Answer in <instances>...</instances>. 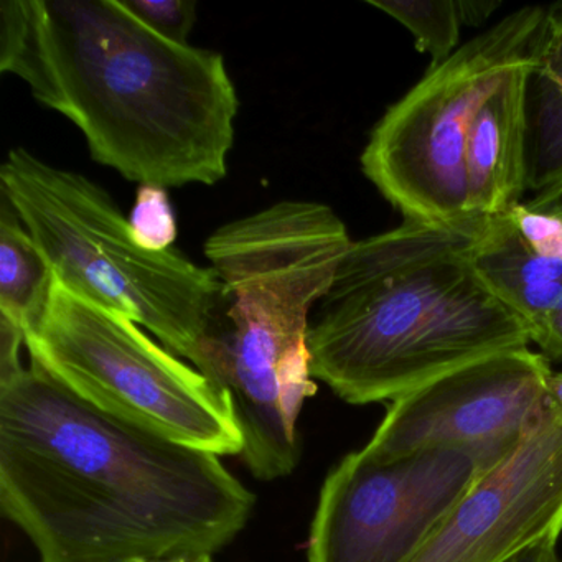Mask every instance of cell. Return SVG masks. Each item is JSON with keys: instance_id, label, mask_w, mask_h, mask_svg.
I'll return each instance as SVG.
<instances>
[{"instance_id": "ba28073f", "label": "cell", "mask_w": 562, "mask_h": 562, "mask_svg": "<svg viewBox=\"0 0 562 562\" xmlns=\"http://www.w3.org/2000/svg\"><path fill=\"white\" fill-rule=\"evenodd\" d=\"M482 475L456 447L391 460L348 453L322 486L308 562H411Z\"/></svg>"}, {"instance_id": "ac0fdd59", "label": "cell", "mask_w": 562, "mask_h": 562, "mask_svg": "<svg viewBox=\"0 0 562 562\" xmlns=\"http://www.w3.org/2000/svg\"><path fill=\"white\" fill-rule=\"evenodd\" d=\"M127 11L156 34L189 44V35L196 21V2L193 0H121Z\"/></svg>"}, {"instance_id": "9c48e42d", "label": "cell", "mask_w": 562, "mask_h": 562, "mask_svg": "<svg viewBox=\"0 0 562 562\" xmlns=\"http://www.w3.org/2000/svg\"><path fill=\"white\" fill-rule=\"evenodd\" d=\"M551 373L548 358L528 347L463 364L393 401L363 450L373 459L391 460L456 447L488 472L544 416Z\"/></svg>"}, {"instance_id": "2e32d148", "label": "cell", "mask_w": 562, "mask_h": 562, "mask_svg": "<svg viewBox=\"0 0 562 562\" xmlns=\"http://www.w3.org/2000/svg\"><path fill=\"white\" fill-rule=\"evenodd\" d=\"M130 226L137 245L144 249L159 252L172 248L177 238V218L166 189L139 187Z\"/></svg>"}, {"instance_id": "5b68a950", "label": "cell", "mask_w": 562, "mask_h": 562, "mask_svg": "<svg viewBox=\"0 0 562 562\" xmlns=\"http://www.w3.org/2000/svg\"><path fill=\"white\" fill-rule=\"evenodd\" d=\"M0 192L61 284L126 315L199 368L225 305L213 268L176 248L144 249L108 190L24 147L9 150Z\"/></svg>"}, {"instance_id": "7a4b0ae2", "label": "cell", "mask_w": 562, "mask_h": 562, "mask_svg": "<svg viewBox=\"0 0 562 562\" xmlns=\"http://www.w3.org/2000/svg\"><path fill=\"white\" fill-rule=\"evenodd\" d=\"M0 70L130 182L210 187L228 173L239 100L225 58L156 34L120 0H4Z\"/></svg>"}, {"instance_id": "4fadbf2b", "label": "cell", "mask_w": 562, "mask_h": 562, "mask_svg": "<svg viewBox=\"0 0 562 562\" xmlns=\"http://www.w3.org/2000/svg\"><path fill=\"white\" fill-rule=\"evenodd\" d=\"M528 186L541 199L562 193V2L548 5L538 60L526 91Z\"/></svg>"}, {"instance_id": "277c9868", "label": "cell", "mask_w": 562, "mask_h": 562, "mask_svg": "<svg viewBox=\"0 0 562 562\" xmlns=\"http://www.w3.org/2000/svg\"><path fill=\"white\" fill-rule=\"evenodd\" d=\"M351 245L334 209L305 200H282L206 239L225 305L196 370L228 394L245 442L241 457L256 479L291 475L301 459L295 426L317 393L311 314Z\"/></svg>"}, {"instance_id": "30bf717a", "label": "cell", "mask_w": 562, "mask_h": 562, "mask_svg": "<svg viewBox=\"0 0 562 562\" xmlns=\"http://www.w3.org/2000/svg\"><path fill=\"white\" fill-rule=\"evenodd\" d=\"M562 532V411L483 473L411 562H508Z\"/></svg>"}, {"instance_id": "603a6c76", "label": "cell", "mask_w": 562, "mask_h": 562, "mask_svg": "<svg viewBox=\"0 0 562 562\" xmlns=\"http://www.w3.org/2000/svg\"><path fill=\"white\" fill-rule=\"evenodd\" d=\"M548 397L558 409L562 411V371L554 373L552 371L548 378Z\"/></svg>"}, {"instance_id": "7c38bea8", "label": "cell", "mask_w": 562, "mask_h": 562, "mask_svg": "<svg viewBox=\"0 0 562 562\" xmlns=\"http://www.w3.org/2000/svg\"><path fill=\"white\" fill-rule=\"evenodd\" d=\"M473 258L492 291L528 322L535 340L562 299V262L536 255L506 215L485 220Z\"/></svg>"}, {"instance_id": "ffe728a7", "label": "cell", "mask_w": 562, "mask_h": 562, "mask_svg": "<svg viewBox=\"0 0 562 562\" xmlns=\"http://www.w3.org/2000/svg\"><path fill=\"white\" fill-rule=\"evenodd\" d=\"M532 341L541 348L548 360H562V299L549 312Z\"/></svg>"}, {"instance_id": "8992f818", "label": "cell", "mask_w": 562, "mask_h": 562, "mask_svg": "<svg viewBox=\"0 0 562 562\" xmlns=\"http://www.w3.org/2000/svg\"><path fill=\"white\" fill-rule=\"evenodd\" d=\"M31 363L117 419L216 456H241L228 394L140 325L61 284L25 331Z\"/></svg>"}, {"instance_id": "7402d4cb", "label": "cell", "mask_w": 562, "mask_h": 562, "mask_svg": "<svg viewBox=\"0 0 562 562\" xmlns=\"http://www.w3.org/2000/svg\"><path fill=\"white\" fill-rule=\"evenodd\" d=\"M555 546H558V542L546 539V541L538 542V544L519 552L508 562H562Z\"/></svg>"}, {"instance_id": "8fae6325", "label": "cell", "mask_w": 562, "mask_h": 562, "mask_svg": "<svg viewBox=\"0 0 562 562\" xmlns=\"http://www.w3.org/2000/svg\"><path fill=\"white\" fill-rule=\"evenodd\" d=\"M536 60L508 75L470 126L465 149L470 216L495 218L521 203L528 186L526 91Z\"/></svg>"}, {"instance_id": "44dd1931", "label": "cell", "mask_w": 562, "mask_h": 562, "mask_svg": "<svg viewBox=\"0 0 562 562\" xmlns=\"http://www.w3.org/2000/svg\"><path fill=\"white\" fill-rule=\"evenodd\" d=\"M499 8V2H462L459 0L460 18H462V24L469 25H482L483 22L488 21L490 15Z\"/></svg>"}, {"instance_id": "d6986e66", "label": "cell", "mask_w": 562, "mask_h": 562, "mask_svg": "<svg viewBox=\"0 0 562 562\" xmlns=\"http://www.w3.org/2000/svg\"><path fill=\"white\" fill-rule=\"evenodd\" d=\"M25 345V331L8 318L0 317V383L21 373V347Z\"/></svg>"}, {"instance_id": "3957f363", "label": "cell", "mask_w": 562, "mask_h": 562, "mask_svg": "<svg viewBox=\"0 0 562 562\" xmlns=\"http://www.w3.org/2000/svg\"><path fill=\"white\" fill-rule=\"evenodd\" d=\"M485 220H406L353 241L311 317L312 378L350 404L393 403L463 364L528 347V322L476 269Z\"/></svg>"}, {"instance_id": "52a82bcc", "label": "cell", "mask_w": 562, "mask_h": 562, "mask_svg": "<svg viewBox=\"0 0 562 562\" xmlns=\"http://www.w3.org/2000/svg\"><path fill=\"white\" fill-rule=\"evenodd\" d=\"M548 5H528L427 71L381 117L361 169L404 218L457 223L467 212L470 126L508 75L536 60Z\"/></svg>"}, {"instance_id": "6da1fadb", "label": "cell", "mask_w": 562, "mask_h": 562, "mask_svg": "<svg viewBox=\"0 0 562 562\" xmlns=\"http://www.w3.org/2000/svg\"><path fill=\"white\" fill-rule=\"evenodd\" d=\"M0 505L42 562L212 555L255 495L220 456L80 400L31 363L0 383Z\"/></svg>"}, {"instance_id": "e0dca14e", "label": "cell", "mask_w": 562, "mask_h": 562, "mask_svg": "<svg viewBox=\"0 0 562 562\" xmlns=\"http://www.w3.org/2000/svg\"><path fill=\"white\" fill-rule=\"evenodd\" d=\"M506 216L536 255L562 262V213L554 206L518 203Z\"/></svg>"}, {"instance_id": "cb8c5ba5", "label": "cell", "mask_w": 562, "mask_h": 562, "mask_svg": "<svg viewBox=\"0 0 562 562\" xmlns=\"http://www.w3.org/2000/svg\"><path fill=\"white\" fill-rule=\"evenodd\" d=\"M134 562H147V561H134ZM162 562H213L212 555H202V558H192V559H170V561Z\"/></svg>"}, {"instance_id": "5bb4252c", "label": "cell", "mask_w": 562, "mask_h": 562, "mask_svg": "<svg viewBox=\"0 0 562 562\" xmlns=\"http://www.w3.org/2000/svg\"><path fill=\"white\" fill-rule=\"evenodd\" d=\"M50 266L19 213L2 196L0 205V317L22 330L41 321L50 295Z\"/></svg>"}, {"instance_id": "9a60e30c", "label": "cell", "mask_w": 562, "mask_h": 562, "mask_svg": "<svg viewBox=\"0 0 562 562\" xmlns=\"http://www.w3.org/2000/svg\"><path fill=\"white\" fill-rule=\"evenodd\" d=\"M371 8L403 24L416 41V48L430 55L429 70L449 60L459 48V0H368Z\"/></svg>"}]
</instances>
